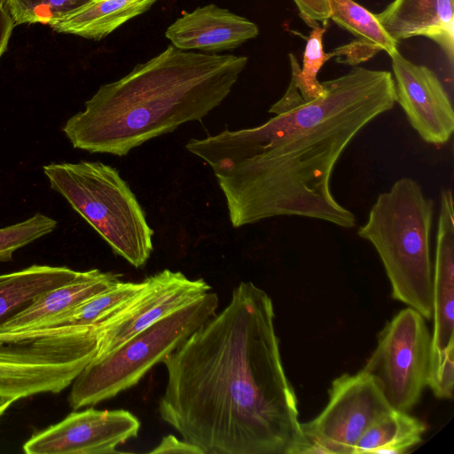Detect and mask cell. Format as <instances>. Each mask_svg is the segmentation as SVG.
I'll use <instances>...</instances> for the list:
<instances>
[{"instance_id":"ac0fdd59","label":"cell","mask_w":454,"mask_h":454,"mask_svg":"<svg viewBox=\"0 0 454 454\" xmlns=\"http://www.w3.org/2000/svg\"><path fill=\"white\" fill-rule=\"evenodd\" d=\"M157 0H91L49 26L59 33L101 40Z\"/></svg>"},{"instance_id":"44dd1931","label":"cell","mask_w":454,"mask_h":454,"mask_svg":"<svg viewBox=\"0 0 454 454\" xmlns=\"http://www.w3.org/2000/svg\"><path fill=\"white\" fill-rule=\"evenodd\" d=\"M426 430L422 420L392 409L364 434L353 454H402L421 442Z\"/></svg>"},{"instance_id":"6da1fadb","label":"cell","mask_w":454,"mask_h":454,"mask_svg":"<svg viewBox=\"0 0 454 454\" xmlns=\"http://www.w3.org/2000/svg\"><path fill=\"white\" fill-rule=\"evenodd\" d=\"M271 298L252 282L162 363L161 419L203 454H305Z\"/></svg>"},{"instance_id":"5bb4252c","label":"cell","mask_w":454,"mask_h":454,"mask_svg":"<svg viewBox=\"0 0 454 454\" xmlns=\"http://www.w3.org/2000/svg\"><path fill=\"white\" fill-rule=\"evenodd\" d=\"M258 34L253 21L210 4L183 12L167 28L165 36L180 50L217 52L233 50Z\"/></svg>"},{"instance_id":"ba28073f","label":"cell","mask_w":454,"mask_h":454,"mask_svg":"<svg viewBox=\"0 0 454 454\" xmlns=\"http://www.w3.org/2000/svg\"><path fill=\"white\" fill-rule=\"evenodd\" d=\"M432 336L425 317L407 307L388 321L361 369L369 374L394 410L408 412L427 384Z\"/></svg>"},{"instance_id":"9c48e42d","label":"cell","mask_w":454,"mask_h":454,"mask_svg":"<svg viewBox=\"0 0 454 454\" xmlns=\"http://www.w3.org/2000/svg\"><path fill=\"white\" fill-rule=\"evenodd\" d=\"M328 395L323 411L301 423L305 454H353L364 434L392 410L373 379L362 370L334 379Z\"/></svg>"},{"instance_id":"4fadbf2b","label":"cell","mask_w":454,"mask_h":454,"mask_svg":"<svg viewBox=\"0 0 454 454\" xmlns=\"http://www.w3.org/2000/svg\"><path fill=\"white\" fill-rule=\"evenodd\" d=\"M434 333L427 380L437 378L454 362V207L450 190H442L433 270Z\"/></svg>"},{"instance_id":"7a4b0ae2","label":"cell","mask_w":454,"mask_h":454,"mask_svg":"<svg viewBox=\"0 0 454 454\" xmlns=\"http://www.w3.org/2000/svg\"><path fill=\"white\" fill-rule=\"evenodd\" d=\"M322 84V96L259 126L187 142L213 169L232 227L280 215L356 226L333 197L331 176L356 136L394 107L395 81L388 71L355 67Z\"/></svg>"},{"instance_id":"603a6c76","label":"cell","mask_w":454,"mask_h":454,"mask_svg":"<svg viewBox=\"0 0 454 454\" xmlns=\"http://www.w3.org/2000/svg\"><path fill=\"white\" fill-rule=\"evenodd\" d=\"M15 25L46 24L70 13L91 0H4Z\"/></svg>"},{"instance_id":"5b68a950","label":"cell","mask_w":454,"mask_h":454,"mask_svg":"<svg viewBox=\"0 0 454 454\" xmlns=\"http://www.w3.org/2000/svg\"><path fill=\"white\" fill-rule=\"evenodd\" d=\"M51 188L61 194L110 246L135 268L144 266L153 250V231L119 171L99 161L43 166Z\"/></svg>"},{"instance_id":"8992f818","label":"cell","mask_w":454,"mask_h":454,"mask_svg":"<svg viewBox=\"0 0 454 454\" xmlns=\"http://www.w3.org/2000/svg\"><path fill=\"white\" fill-rule=\"evenodd\" d=\"M218 296L200 298L140 331L115 349L95 356L71 384L68 402L79 410L109 400L137 385L162 363L217 309Z\"/></svg>"},{"instance_id":"d6986e66","label":"cell","mask_w":454,"mask_h":454,"mask_svg":"<svg viewBox=\"0 0 454 454\" xmlns=\"http://www.w3.org/2000/svg\"><path fill=\"white\" fill-rule=\"evenodd\" d=\"M79 274L65 266L32 265L7 273L0 281V325L40 295L67 283Z\"/></svg>"},{"instance_id":"4316f807","label":"cell","mask_w":454,"mask_h":454,"mask_svg":"<svg viewBox=\"0 0 454 454\" xmlns=\"http://www.w3.org/2000/svg\"><path fill=\"white\" fill-rule=\"evenodd\" d=\"M4 0H0V57L6 51L10 37L15 27Z\"/></svg>"},{"instance_id":"7402d4cb","label":"cell","mask_w":454,"mask_h":454,"mask_svg":"<svg viewBox=\"0 0 454 454\" xmlns=\"http://www.w3.org/2000/svg\"><path fill=\"white\" fill-rule=\"evenodd\" d=\"M144 286L141 282L117 281L82 303L30 328L96 326L127 302Z\"/></svg>"},{"instance_id":"7c38bea8","label":"cell","mask_w":454,"mask_h":454,"mask_svg":"<svg viewBox=\"0 0 454 454\" xmlns=\"http://www.w3.org/2000/svg\"><path fill=\"white\" fill-rule=\"evenodd\" d=\"M390 58L396 102L411 127L427 143H448L454 131V111L437 75L427 67L411 62L398 51Z\"/></svg>"},{"instance_id":"2e32d148","label":"cell","mask_w":454,"mask_h":454,"mask_svg":"<svg viewBox=\"0 0 454 454\" xmlns=\"http://www.w3.org/2000/svg\"><path fill=\"white\" fill-rule=\"evenodd\" d=\"M119 277L98 269L79 271L75 278L43 294L5 321L0 325V333L28 330L107 289L120 280Z\"/></svg>"},{"instance_id":"9a60e30c","label":"cell","mask_w":454,"mask_h":454,"mask_svg":"<svg viewBox=\"0 0 454 454\" xmlns=\"http://www.w3.org/2000/svg\"><path fill=\"white\" fill-rule=\"evenodd\" d=\"M375 17L396 43L425 36L437 43L450 67L454 57V0H394Z\"/></svg>"},{"instance_id":"8fae6325","label":"cell","mask_w":454,"mask_h":454,"mask_svg":"<svg viewBox=\"0 0 454 454\" xmlns=\"http://www.w3.org/2000/svg\"><path fill=\"white\" fill-rule=\"evenodd\" d=\"M139 419L126 410L73 411L33 434L23 445L27 454H111L138 435Z\"/></svg>"},{"instance_id":"d4e9b609","label":"cell","mask_w":454,"mask_h":454,"mask_svg":"<svg viewBox=\"0 0 454 454\" xmlns=\"http://www.w3.org/2000/svg\"><path fill=\"white\" fill-rule=\"evenodd\" d=\"M379 51L374 46L356 39L349 43L335 48L331 54L332 57L337 58L338 63L356 66L368 60Z\"/></svg>"},{"instance_id":"e0dca14e","label":"cell","mask_w":454,"mask_h":454,"mask_svg":"<svg viewBox=\"0 0 454 454\" xmlns=\"http://www.w3.org/2000/svg\"><path fill=\"white\" fill-rule=\"evenodd\" d=\"M301 20L309 27L333 20L356 40L385 51L389 56L397 43L382 28L375 14L354 0H293Z\"/></svg>"},{"instance_id":"ffe728a7","label":"cell","mask_w":454,"mask_h":454,"mask_svg":"<svg viewBox=\"0 0 454 454\" xmlns=\"http://www.w3.org/2000/svg\"><path fill=\"white\" fill-rule=\"evenodd\" d=\"M328 22L313 25L312 31L306 39L302 56V67H300L295 56L290 53L291 81L283 97L269 110L270 114H279L292 109L302 103L309 102L322 96L324 86L317 79L323 65L332 58L331 52L326 53L323 48V35L326 32Z\"/></svg>"},{"instance_id":"52a82bcc","label":"cell","mask_w":454,"mask_h":454,"mask_svg":"<svg viewBox=\"0 0 454 454\" xmlns=\"http://www.w3.org/2000/svg\"><path fill=\"white\" fill-rule=\"evenodd\" d=\"M0 396L16 401L58 394L96 356L91 326L34 328L1 333Z\"/></svg>"},{"instance_id":"f1b7e54d","label":"cell","mask_w":454,"mask_h":454,"mask_svg":"<svg viewBox=\"0 0 454 454\" xmlns=\"http://www.w3.org/2000/svg\"><path fill=\"white\" fill-rule=\"evenodd\" d=\"M6 277V274L0 275V281H2Z\"/></svg>"},{"instance_id":"cb8c5ba5","label":"cell","mask_w":454,"mask_h":454,"mask_svg":"<svg viewBox=\"0 0 454 454\" xmlns=\"http://www.w3.org/2000/svg\"><path fill=\"white\" fill-rule=\"evenodd\" d=\"M56 227V220L37 213L23 222L0 228V262L11 261L15 251L51 233Z\"/></svg>"},{"instance_id":"277c9868","label":"cell","mask_w":454,"mask_h":454,"mask_svg":"<svg viewBox=\"0 0 454 454\" xmlns=\"http://www.w3.org/2000/svg\"><path fill=\"white\" fill-rule=\"evenodd\" d=\"M434 202L410 177L380 193L357 234L376 249L389 279L391 294L426 319L433 311L430 233Z\"/></svg>"},{"instance_id":"30bf717a","label":"cell","mask_w":454,"mask_h":454,"mask_svg":"<svg viewBox=\"0 0 454 454\" xmlns=\"http://www.w3.org/2000/svg\"><path fill=\"white\" fill-rule=\"evenodd\" d=\"M143 287L95 326L96 356L119 347L150 325L209 292L202 278L191 279L180 271L163 270L145 278Z\"/></svg>"},{"instance_id":"83f0119b","label":"cell","mask_w":454,"mask_h":454,"mask_svg":"<svg viewBox=\"0 0 454 454\" xmlns=\"http://www.w3.org/2000/svg\"><path fill=\"white\" fill-rule=\"evenodd\" d=\"M16 402L15 399L6 396H0V417L7 411V409Z\"/></svg>"},{"instance_id":"484cf974","label":"cell","mask_w":454,"mask_h":454,"mask_svg":"<svg viewBox=\"0 0 454 454\" xmlns=\"http://www.w3.org/2000/svg\"><path fill=\"white\" fill-rule=\"evenodd\" d=\"M152 454L160 453H185L203 454L201 450L191 442L178 439L173 434L164 436L160 442L150 451Z\"/></svg>"},{"instance_id":"3957f363","label":"cell","mask_w":454,"mask_h":454,"mask_svg":"<svg viewBox=\"0 0 454 454\" xmlns=\"http://www.w3.org/2000/svg\"><path fill=\"white\" fill-rule=\"evenodd\" d=\"M247 63L245 56L169 45L102 85L63 131L74 148L125 156L186 122L201 121L227 98Z\"/></svg>"}]
</instances>
